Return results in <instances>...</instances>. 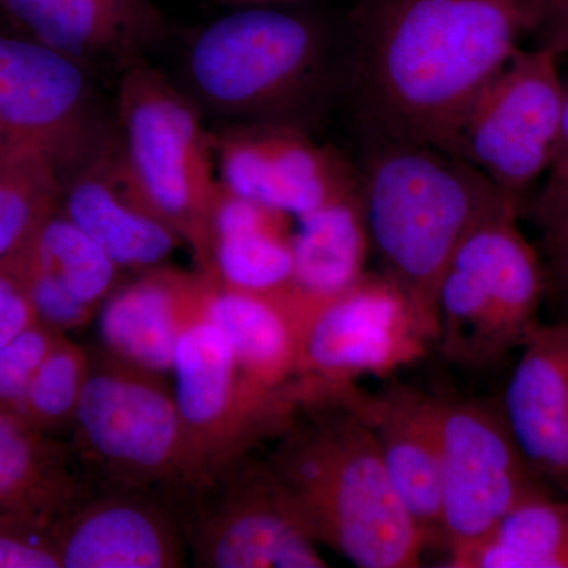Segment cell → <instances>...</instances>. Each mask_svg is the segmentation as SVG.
Instances as JSON below:
<instances>
[{
  "instance_id": "1",
  "label": "cell",
  "mask_w": 568,
  "mask_h": 568,
  "mask_svg": "<svg viewBox=\"0 0 568 568\" xmlns=\"http://www.w3.org/2000/svg\"><path fill=\"white\" fill-rule=\"evenodd\" d=\"M541 7L544 0H354L343 103L362 144L418 142L454 153L470 104L534 36Z\"/></svg>"
},
{
  "instance_id": "2",
  "label": "cell",
  "mask_w": 568,
  "mask_h": 568,
  "mask_svg": "<svg viewBox=\"0 0 568 568\" xmlns=\"http://www.w3.org/2000/svg\"><path fill=\"white\" fill-rule=\"evenodd\" d=\"M321 2L227 9L186 41L185 92L227 123L310 130L345 93L349 20Z\"/></svg>"
},
{
  "instance_id": "3",
  "label": "cell",
  "mask_w": 568,
  "mask_h": 568,
  "mask_svg": "<svg viewBox=\"0 0 568 568\" xmlns=\"http://www.w3.org/2000/svg\"><path fill=\"white\" fill-rule=\"evenodd\" d=\"M268 465L317 545L361 568H414L426 549L354 410L325 395L306 399L276 437Z\"/></svg>"
},
{
  "instance_id": "4",
  "label": "cell",
  "mask_w": 568,
  "mask_h": 568,
  "mask_svg": "<svg viewBox=\"0 0 568 568\" xmlns=\"http://www.w3.org/2000/svg\"><path fill=\"white\" fill-rule=\"evenodd\" d=\"M372 252L437 338V290L466 235L518 207L462 156L406 141L362 144L357 168Z\"/></svg>"
},
{
  "instance_id": "5",
  "label": "cell",
  "mask_w": 568,
  "mask_h": 568,
  "mask_svg": "<svg viewBox=\"0 0 568 568\" xmlns=\"http://www.w3.org/2000/svg\"><path fill=\"white\" fill-rule=\"evenodd\" d=\"M114 108L115 148L134 190L203 271L220 183L203 111L148 59L121 71Z\"/></svg>"
},
{
  "instance_id": "6",
  "label": "cell",
  "mask_w": 568,
  "mask_h": 568,
  "mask_svg": "<svg viewBox=\"0 0 568 568\" xmlns=\"http://www.w3.org/2000/svg\"><path fill=\"white\" fill-rule=\"evenodd\" d=\"M518 213V207H506L478 223L440 278L435 345L448 364L495 366L541 325L547 280L519 230Z\"/></svg>"
},
{
  "instance_id": "7",
  "label": "cell",
  "mask_w": 568,
  "mask_h": 568,
  "mask_svg": "<svg viewBox=\"0 0 568 568\" xmlns=\"http://www.w3.org/2000/svg\"><path fill=\"white\" fill-rule=\"evenodd\" d=\"M71 425L84 465L110 487L174 497L193 488L178 402L162 375L108 353L92 357Z\"/></svg>"
},
{
  "instance_id": "8",
  "label": "cell",
  "mask_w": 568,
  "mask_h": 568,
  "mask_svg": "<svg viewBox=\"0 0 568 568\" xmlns=\"http://www.w3.org/2000/svg\"><path fill=\"white\" fill-rule=\"evenodd\" d=\"M173 372L192 467L190 491L204 487L264 440L282 436L302 406L301 392L267 390L242 372L205 308L183 331Z\"/></svg>"
},
{
  "instance_id": "9",
  "label": "cell",
  "mask_w": 568,
  "mask_h": 568,
  "mask_svg": "<svg viewBox=\"0 0 568 568\" xmlns=\"http://www.w3.org/2000/svg\"><path fill=\"white\" fill-rule=\"evenodd\" d=\"M114 134L88 67L40 41L0 36V159L39 156L63 183Z\"/></svg>"
},
{
  "instance_id": "10",
  "label": "cell",
  "mask_w": 568,
  "mask_h": 568,
  "mask_svg": "<svg viewBox=\"0 0 568 568\" xmlns=\"http://www.w3.org/2000/svg\"><path fill=\"white\" fill-rule=\"evenodd\" d=\"M566 97L559 55L519 48L470 104L455 155L521 205L555 160Z\"/></svg>"
},
{
  "instance_id": "11",
  "label": "cell",
  "mask_w": 568,
  "mask_h": 568,
  "mask_svg": "<svg viewBox=\"0 0 568 568\" xmlns=\"http://www.w3.org/2000/svg\"><path fill=\"white\" fill-rule=\"evenodd\" d=\"M178 503L197 567H328L267 458L245 455Z\"/></svg>"
},
{
  "instance_id": "12",
  "label": "cell",
  "mask_w": 568,
  "mask_h": 568,
  "mask_svg": "<svg viewBox=\"0 0 568 568\" xmlns=\"http://www.w3.org/2000/svg\"><path fill=\"white\" fill-rule=\"evenodd\" d=\"M437 418L446 556L484 540L521 504L552 495L523 457L499 403L437 394Z\"/></svg>"
},
{
  "instance_id": "13",
  "label": "cell",
  "mask_w": 568,
  "mask_h": 568,
  "mask_svg": "<svg viewBox=\"0 0 568 568\" xmlns=\"http://www.w3.org/2000/svg\"><path fill=\"white\" fill-rule=\"evenodd\" d=\"M435 334L390 276L366 271L357 282L320 297L302 324L298 381L345 386L388 377L424 358Z\"/></svg>"
},
{
  "instance_id": "14",
  "label": "cell",
  "mask_w": 568,
  "mask_h": 568,
  "mask_svg": "<svg viewBox=\"0 0 568 568\" xmlns=\"http://www.w3.org/2000/svg\"><path fill=\"white\" fill-rule=\"evenodd\" d=\"M212 138L220 182L294 220L358 193L357 168L306 130L227 123Z\"/></svg>"
},
{
  "instance_id": "15",
  "label": "cell",
  "mask_w": 568,
  "mask_h": 568,
  "mask_svg": "<svg viewBox=\"0 0 568 568\" xmlns=\"http://www.w3.org/2000/svg\"><path fill=\"white\" fill-rule=\"evenodd\" d=\"M155 489L108 487L85 493L59 521L54 544L63 568L186 566L178 499Z\"/></svg>"
},
{
  "instance_id": "16",
  "label": "cell",
  "mask_w": 568,
  "mask_h": 568,
  "mask_svg": "<svg viewBox=\"0 0 568 568\" xmlns=\"http://www.w3.org/2000/svg\"><path fill=\"white\" fill-rule=\"evenodd\" d=\"M316 388L315 394L349 407L369 426L388 477L426 549H443L437 394L406 384L379 392H366L357 384Z\"/></svg>"
},
{
  "instance_id": "17",
  "label": "cell",
  "mask_w": 568,
  "mask_h": 568,
  "mask_svg": "<svg viewBox=\"0 0 568 568\" xmlns=\"http://www.w3.org/2000/svg\"><path fill=\"white\" fill-rule=\"evenodd\" d=\"M497 403L534 473L568 497V323L540 325L519 347Z\"/></svg>"
},
{
  "instance_id": "18",
  "label": "cell",
  "mask_w": 568,
  "mask_h": 568,
  "mask_svg": "<svg viewBox=\"0 0 568 568\" xmlns=\"http://www.w3.org/2000/svg\"><path fill=\"white\" fill-rule=\"evenodd\" d=\"M33 40L84 67H118L145 59L166 36L153 0H0Z\"/></svg>"
},
{
  "instance_id": "19",
  "label": "cell",
  "mask_w": 568,
  "mask_h": 568,
  "mask_svg": "<svg viewBox=\"0 0 568 568\" xmlns=\"http://www.w3.org/2000/svg\"><path fill=\"white\" fill-rule=\"evenodd\" d=\"M207 293L204 272L163 265L142 271L102 305L100 335L106 353L156 375L173 372L179 339L204 312Z\"/></svg>"
},
{
  "instance_id": "20",
  "label": "cell",
  "mask_w": 568,
  "mask_h": 568,
  "mask_svg": "<svg viewBox=\"0 0 568 568\" xmlns=\"http://www.w3.org/2000/svg\"><path fill=\"white\" fill-rule=\"evenodd\" d=\"M63 215L91 235L119 267H159L182 245L134 190L114 140L62 183Z\"/></svg>"
},
{
  "instance_id": "21",
  "label": "cell",
  "mask_w": 568,
  "mask_h": 568,
  "mask_svg": "<svg viewBox=\"0 0 568 568\" xmlns=\"http://www.w3.org/2000/svg\"><path fill=\"white\" fill-rule=\"evenodd\" d=\"M320 297L294 282L253 293L223 286L209 276L205 316L222 331L242 372L254 384L272 392H302V324Z\"/></svg>"
},
{
  "instance_id": "22",
  "label": "cell",
  "mask_w": 568,
  "mask_h": 568,
  "mask_svg": "<svg viewBox=\"0 0 568 568\" xmlns=\"http://www.w3.org/2000/svg\"><path fill=\"white\" fill-rule=\"evenodd\" d=\"M294 283L327 297L346 290L366 272L372 252L358 193L295 219Z\"/></svg>"
},
{
  "instance_id": "23",
  "label": "cell",
  "mask_w": 568,
  "mask_h": 568,
  "mask_svg": "<svg viewBox=\"0 0 568 568\" xmlns=\"http://www.w3.org/2000/svg\"><path fill=\"white\" fill-rule=\"evenodd\" d=\"M446 568H568V497H536L484 540L450 552Z\"/></svg>"
},
{
  "instance_id": "24",
  "label": "cell",
  "mask_w": 568,
  "mask_h": 568,
  "mask_svg": "<svg viewBox=\"0 0 568 568\" xmlns=\"http://www.w3.org/2000/svg\"><path fill=\"white\" fill-rule=\"evenodd\" d=\"M85 493L21 420L0 414V508L13 517L32 518L43 510L62 518Z\"/></svg>"
},
{
  "instance_id": "25",
  "label": "cell",
  "mask_w": 568,
  "mask_h": 568,
  "mask_svg": "<svg viewBox=\"0 0 568 568\" xmlns=\"http://www.w3.org/2000/svg\"><path fill=\"white\" fill-rule=\"evenodd\" d=\"M29 260L50 272L81 304L102 308L122 268L65 215H48L28 242Z\"/></svg>"
},
{
  "instance_id": "26",
  "label": "cell",
  "mask_w": 568,
  "mask_h": 568,
  "mask_svg": "<svg viewBox=\"0 0 568 568\" xmlns=\"http://www.w3.org/2000/svg\"><path fill=\"white\" fill-rule=\"evenodd\" d=\"M294 227L216 239L201 272L223 286L253 293L287 286L294 282Z\"/></svg>"
},
{
  "instance_id": "27",
  "label": "cell",
  "mask_w": 568,
  "mask_h": 568,
  "mask_svg": "<svg viewBox=\"0 0 568 568\" xmlns=\"http://www.w3.org/2000/svg\"><path fill=\"white\" fill-rule=\"evenodd\" d=\"M62 181L36 155L0 160V263L26 245L61 201Z\"/></svg>"
},
{
  "instance_id": "28",
  "label": "cell",
  "mask_w": 568,
  "mask_h": 568,
  "mask_svg": "<svg viewBox=\"0 0 568 568\" xmlns=\"http://www.w3.org/2000/svg\"><path fill=\"white\" fill-rule=\"evenodd\" d=\"M91 365L92 357L88 351L67 339H59L37 369L14 417L40 426L71 424Z\"/></svg>"
},
{
  "instance_id": "29",
  "label": "cell",
  "mask_w": 568,
  "mask_h": 568,
  "mask_svg": "<svg viewBox=\"0 0 568 568\" xmlns=\"http://www.w3.org/2000/svg\"><path fill=\"white\" fill-rule=\"evenodd\" d=\"M61 338L54 328L32 323L0 349V406L11 407L13 416L37 369Z\"/></svg>"
},
{
  "instance_id": "30",
  "label": "cell",
  "mask_w": 568,
  "mask_h": 568,
  "mask_svg": "<svg viewBox=\"0 0 568 568\" xmlns=\"http://www.w3.org/2000/svg\"><path fill=\"white\" fill-rule=\"evenodd\" d=\"M532 211L549 257L556 264L568 239V89L558 151L534 201Z\"/></svg>"
},
{
  "instance_id": "31",
  "label": "cell",
  "mask_w": 568,
  "mask_h": 568,
  "mask_svg": "<svg viewBox=\"0 0 568 568\" xmlns=\"http://www.w3.org/2000/svg\"><path fill=\"white\" fill-rule=\"evenodd\" d=\"M26 263H28V286L33 313L41 323L54 331H73L91 323L99 310L81 304L62 286L50 272L31 263L26 244Z\"/></svg>"
},
{
  "instance_id": "32",
  "label": "cell",
  "mask_w": 568,
  "mask_h": 568,
  "mask_svg": "<svg viewBox=\"0 0 568 568\" xmlns=\"http://www.w3.org/2000/svg\"><path fill=\"white\" fill-rule=\"evenodd\" d=\"M33 317L36 313L29 297L26 245H22L0 263V349L29 327Z\"/></svg>"
},
{
  "instance_id": "33",
  "label": "cell",
  "mask_w": 568,
  "mask_h": 568,
  "mask_svg": "<svg viewBox=\"0 0 568 568\" xmlns=\"http://www.w3.org/2000/svg\"><path fill=\"white\" fill-rule=\"evenodd\" d=\"M54 544H37L17 532L0 530V568H59Z\"/></svg>"
},
{
  "instance_id": "34",
  "label": "cell",
  "mask_w": 568,
  "mask_h": 568,
  "mask_svg": "<svg viewBox=\"0 0 568 568\" xmlns=\"http://www.w3.org/2000/svg\"><path fill=\"white\" fill-rule=\"evenodd\" d=\"M536 47L558 54L568 52V0H544L540 21L532 36Z\"/></svg>"
},
{
  "instance_id": "35",
  "label": "cell",
  "mask_w": 568,
  "mask_h": 568,
  "mask_svg": "<svg viewBox=\"0 0 568 568\" xmlns=\"http://www.w3.org/2000/svg\"><path fill=\"white\" fill-rule=\"evenodd\" d=\"M213 3L237 9V7L297 6V3L323 2V0H212Z\"/></svg>"
},
{
  "instance_id": "36",
  "label": "cell",
  "mask_w": 568,
  "mask_h": 568,
  "mask_svg": "<svg viewBox=\"0 0 568 568\" xmlns=\"http://www.w3.org/2000/svg\"><path fill=\"white\" fill-rule=\"evenodd\" d=\"M555 267L558 268L560 276H562L564 284H566L567 302H568V239L566 245H564L562 252H560L558 261H556ZM568 323V321H567Z\"/></svg>"
}]
</instances>
